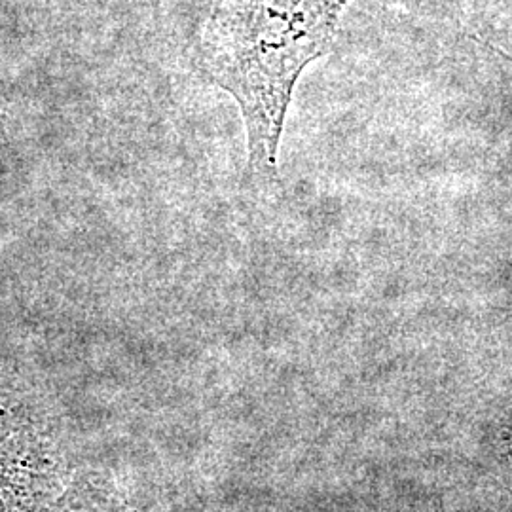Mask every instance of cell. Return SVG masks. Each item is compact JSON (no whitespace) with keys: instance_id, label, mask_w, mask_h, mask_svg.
<instances>
[{"instance_id":"obj_1","label":"cell","mask_w":512,"mask_h":512,"mask_svg":"<svg viewBox=\"0 0 512 512\" xmlns=\"http://www.w3.org/2000/svg\"><path fill=\"white\" fill-rule=\"evenodd\" d=\"M349 0H217L200 63L238 101L251 171L277 175V150L300 73L327 54Z\"/></svg>"}]
</instances>
